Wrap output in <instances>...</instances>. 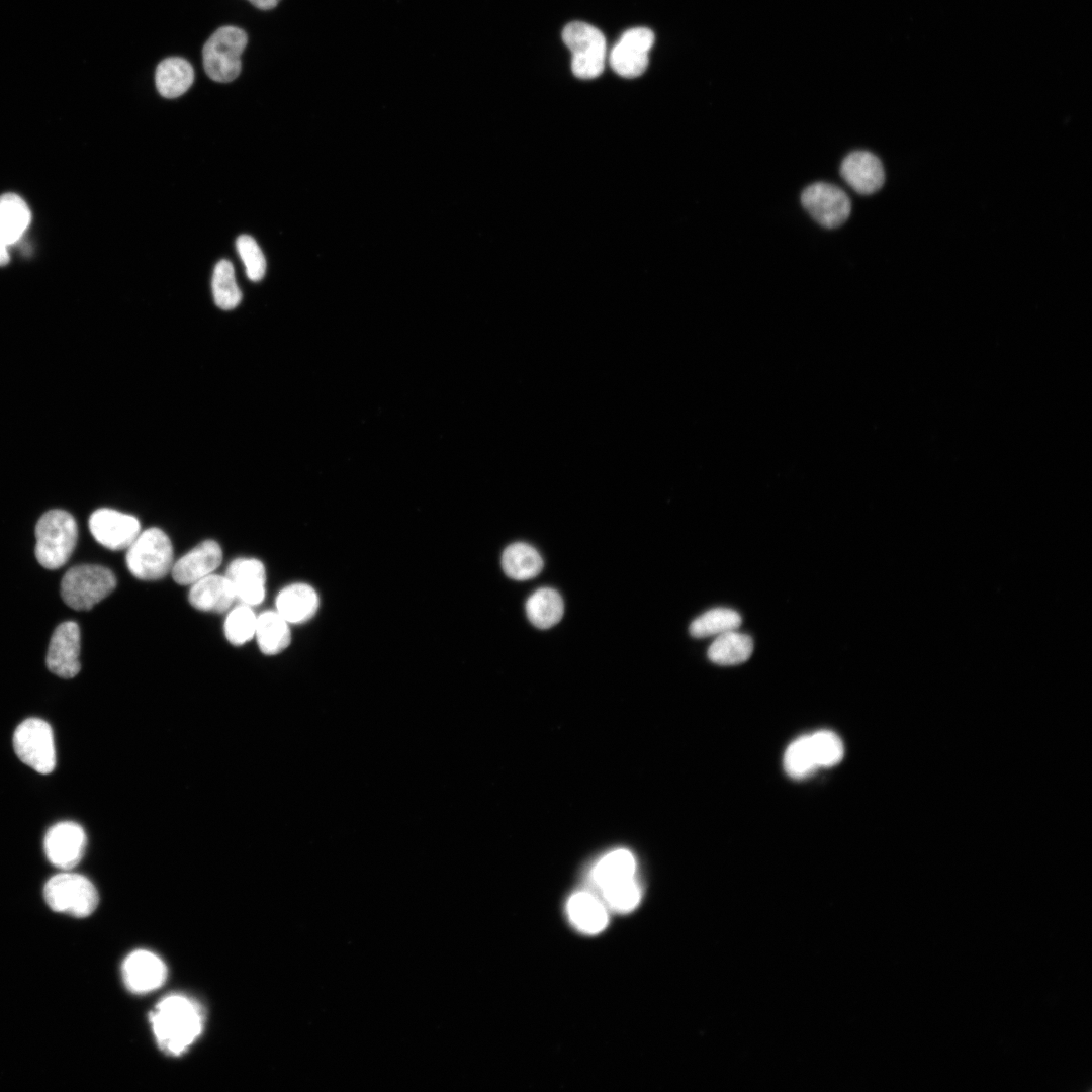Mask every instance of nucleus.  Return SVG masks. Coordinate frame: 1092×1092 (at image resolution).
<instances>
[{
    "label": "nucleus",
    "instance_id": "16",
    "mask_svg": "<svg viewBox=\"0 0 1092 1092\" xmlns=\"http://www.w3.org/2000/svg\"><path fill=\"white\" fill-rule=\"evenodd\" d=\"M840 175L855 192L862 195L877 192L885 181L881 160L868 151L848 154L841 163Z\"/></svg>",
    "mask_w": 1092,
    "mask_h": 1092
},
{
    "label": "nucleus",
    "instance_id": "34",
    "mask_svg": "<svg viewBox=\"0 0 1092 1092\" xmlns=\"http://www.w3.org/2000/svg\"><path fill=\"white\" fill-rule=\"evenodd\" d=\"M236 247L245 265L247 277L254 282L260 281L265 275L266 261L256 241L248 235H241L236 241Z\"/></svg>",
    "mask_w": 1092,
    "mask_h": 1092
},
{
    "label": "nucleus",
    "instance_id": "15",
    "mask_svg": "<svg viewBox=\"0 0 1092 1092\" xmlns=\"http://www.w3.org/2000/svg\"><path fill=\"white\" fill-rule=\"evenodd\" d=\"M222 561V550L213 540H205L173 563L171 574L175 582L191 585L213 573Z\"/></svg>",
    "mask_w": 1092,
    "mask_h": 1092
},
{
    "label": "nucleus",
    "instance_id": "17",
    "mask_svg": "<svg viewBox=\"0 0 1092 1092\" xmlns=\"http://www.w3.org/2000/svg\"><path fill=\"white\" fill-rule=\"evenodd\" d=\"M225 576L231 581L236 599L242 604L256 606L265 598L266 571L255 558H238L229 565Z\"/></svg>",
    "mask_w": 1092,
    "mask_h": 1092
},
{
    "label": "nucleus",
    "instance_id": "12",
    "mask_svg": "<svg viewBox=\"0 0 1092 1092\" xmlns=\"http://www.w3.org/2000/svg\"><path fill=\"white\" fill-rule=\"evenodd\" d=\"M87 844L84 829L72 821H63L53 825L46 833L43 848L49 861L62 870L69 871L82 859Z\"/></svg>",
    "mask_w": 1092,
    "mask_h": 1092
},
{
    "label": "nucleus",
    "instance_id": "1",
    "mask_svg": "<svg viewBox=\"0 0 1092 1092\" xmlns=\"http://www.w3.org/2000/svg\"><path fill=\"white\" fill-rule=\"evenodd\" d=\"M149 1021L161 1051L179 1057L201 1035L204 1012L194 999L171 994L158 1002L149 1014Z\"/></svg>",
    "mask_w": 1092,
    "mask_h": 1092
},
{
    "label": "nucleus",
    "instance_id": "4",
    "mask_svg": "<svg viewBox=\"0 0 1092 1092\" xmlns=\"http://www.w3.org/2000/svg\"><path fill=\"white\" fill-rule=\"evenodd\" d=\"M116 586L114 573L96 564H81L70 568L62 578L64 602L77 611H87L109 596Z\"/></svg>",
    "mask_w": 1092,
    "mask_h": 1092
},
{
    "label": "nucleus",
    "instance_id": "7",
    "mask_svg": "<svg viewBox=\"0 0 1092 1092\" xmlns=\"http://www.w3.org/2000/svg\"><path fill=\"white\" fill-rule=\"evenodd\" d=\"M562 39L572 54L573 74L583 80L595 79L605 68L607 46L604 34L595 26L574 21L562 31Z\"/></svg>",
    "mask_w": 1092,
    "mask_h": 1092
},
{
    "label": "nucleus",
    "instance_id": "10",
    "mask_svg": "<svg viewBox=\"0 0 1092 1092\" xmlns=\"http://www.w3.org/2000/svg\"><path fill=\"white\" fill-rule=\"evenodd\" d=\"M654 43V34L647 27H635L625 31L609 55L612 69L624 78H636L648 65V53Z\"/></svg>",
    "mask_w": 1092,
    "mask_h": 1092
},
{
    "label": "nucleus",
    "instance_id": "26",
    "mask_svg": "<svg viewBox=\"0 0 1092 1092\" xmlns=\"http://www.w3.org/2000/svg\"><path fill=\"white\" fill-rule=\"evenodd\" d=\"M753 651L750 636L729 631L718 635L708 649L709 659L720 665H735L749 659Z\"/></svg>",
    "mask_w": 1092,
    "mask_h": 1092
},
{
    "label": "nucleus",
    "instance_id": "22",
    "mask_svg": "<svg viewBox=\"0 0 1092 1092\" xmlns=\"http://www.w3.org/2000/svg\"><path fill=\"white\" fill-rule=\"evenodd\" d=\"M255 636L266 655L282 652L291 641L288 623L277 611H265L257 617Z\"/></svg>",
    "mask_w": 1092,
    "mask_h": 1092
},
{
    "label": "nucleus",
    "instance_id": "20",
    "mask_svg": "<svg viewBox=\"0 0 1092 1092\" xmlns=\"http://www.w3.org/2000/svg\"><path fill=\"white\" fill-rule=\"evenodd\" d=\"M316 592L306 583H293L282 588L276 597V611L288 624H300L311 619L318 608Z\"/></svg>",
    "mask_w": 1092,
    "mask_h": 1092
},
{
    "label": "nucleus",
    "instance_id": "5",
    "mask_svg": "<svg viewBox=\"0 0 1092 1092\" xmlns=\"http://www.w3.org/2000/svg\"><path fill=\"white\" fill-rule=\"evenodd\" d=\"M247 42L246 32L239 27L228 25L214 31L202 50L207 76L222 83L235 80L242 69L241 55Z\"/></svg>",
    "mask_w": 1092,
    "mask_h": 1092
},
{
    "label": "nucleus",
    "instance_id": "11",
    "mask_svg": "<svg viewBox=\"0 0 1092 1092\" xmlns=\"http://www.w3.org/2000/svg\"><path fill=\"white\" fill-rule=\"evenodd\" d=\"M95 540L110 550L127 549L141 533L140 521L113 509H98L89 518Z\"/></svg>",
    "mask_w": 1092,
    "mask_h": 1092
},
{
    "label": "nucleus",
    "instance_id": "32",
    "mask_svg": "<svg viewBox=\"0 0 1092 1092\" xmlns=\"http://www.w3.org/2000/svg\"><path fill=\"white\" fill-rule=\"evenodd\" d=\"M601 893L605 905L618 913L633 911L641 899V890L634 877L612 884Z\"/></svg>",
    "mask_w": 1092,
    "mask_h": 1092
},
{
    "label": "nucleus",
    "instance_id": "35",
    "mask_svg": "<svg viewBox=\"0 0 1092 1092\" xmlns=\"http://www.w3.org/2000/svg\"><path fill=\"white\" fill-rule=\"evenodd\" d=\"M248 1L250 3H252L255 7L259 8V9L268 10V9L274 8L279 3L280 0H248Z\"/></svg>",
    "mask_w": 1092,
    "mask_h": 1092
},
{
    "label": "nucleus",
    "instance_id": "27",
    "mask_svg": "<svg viewBox=\"0 0 1092 1092\" xmlns=\"http://www.w3.org/2000/svg\"><path fill=\"white\" fill-rule=\"evenodd\" d=\"M636 862L627 849H616L603 856L592 870V880L600 889L633 878Z\"/></svg>",
    "mask_w": 1092,
    "mask_h": 1092
},
{
    "label": "nucleus",
    "instance_id": "8",
    "mask_svg": "<svg viewBox=\"0 0 1092 1092\" xmlns=\"http://www.w3.org/2000/svg\"><path fill=\"white\" fill-rule=\"evenodd\" d=\"M13 746L18 758L35 771L47 775L56 766V749L53 730L39 718L21 722L13 735Z\"/></svg>",
    "mask_w": 1092,
    "mask_h": 1092
},
{
    "label": "nucleus",
    "instance_id": "6",
    "mask_svg": "<svg viewBox=\"0 0 1092 1092\" xmlns=\"http://www.w3.org/2000/svg\"><path fill=\"white\" fill-rule=\"evenodd\" d=\"M43 896L56 912L83 918L94 912L99 896L92 882L83 875L64 872L46 883Z\"/></svg>",
    "mask_w": 1092,
    "mask_h": 1092
},
{
    "label": "nucleus",
    "instance_id": "24",
    "mask_svg": "<svg viewBox=\"0 0 1092 1092\" xmlns=\"http://www.w3.org/2000/svg\"><path fill=\"white\" fill-rule=\"evenodd\" d=\"M30 220V210L20 196L13 193L0 196V239L6 245L16 243Z\"/></svg>",
    "mask_w": 1092,
    "mask_h": 1092
},
{
    "label": "nucleus",
    "instance_id": "23",
    "mask_svg": "<svg viewBox=\"0 0 1092 1092\" xmlns=\"http://www.w3.org/2000/svg\"><path fill=\"white\" fill-rule=\"evenodd\" d=\"M504 572L515 580H528L537 576L543 569V559L531 545L516 542L509 545L502 555Z\"/></svg>",
    "mask_w": 1092,
    "mask_h": 1092
},
{
    "label": "nucleus",
    "instance_id": "29",
    "mask_svg": "<svg viewBox=\"0 0 1092 1092\" xmlns=\"http://www.w3.org/2000/svg\"><path fill=\"white\" fill-rule=\"evenodd\" d=\"M212 293L215 304L221 309H233L239 305L242 299V293L235 278V271L232 263L228 260H220L212 275Z\"/></svg>",
    "mask_w": 1092,
    "mask_h": 1092
},
{
    "label": "nucleus",
    "instance_id": "3",
    "mask_svg": "<svg viewBox=\"0 0 1092 1092\" xmlns=\"http://www.w3.org/2000/svg\"><path fill=\"white\" fill-rule=\"evenodd\" d=\"M173 558L169 537L161 529L152 527L141 532L127 548L125 562L134 577L158 580L171 571Z\"/></svg>",
    "mask_w": 1092,
    "mask_h": 1092
},
{
    "label": "nucleus",
    "instance_id": "33",
    "mask_svg": "<svg viewBox=\"0 0 1092 1092\" xmlns=\"http://www.w3.org/2000/svg\"><path fill=\"white\" fill-rule=\"evenodd\" d=\"M809 739L818 768L831 767L841 761L844 748L837 734L830 730H819L809 734Z\"/></svg>",
    "mask_w": 1092,
    "mask_h": 1092
},
{
    "label": "nucleus",
    "instance_id": "18",
    "mask_svg": "<svg viewBox=\"0 0 1092 1092\" xmlns=\"http://www.w3.org/2000/svg\"><path fill=\"white\" fill-rule=\"evenodd\" d=\"M188 600L199 611L224 613L235 602L236 595L225 575L211 573L191 584Z\"/></svg>",
    "mask_w": 1092,
    "mask_h": 1092
},
{
    "label": "nucleus",
    "instance_id": "19",
    "mask_svg": "<svg viewBox=\"0 0 1092 1092\" xmlns=\"http://www.w3.org/2000/svg\"><path fill=\"white\" fill-rule=\"evenodd\" d=\"M566 911L573 926L585 934H598L609 922L607 906L587 891L572 894L566 904Z\"/></svg>",
    "mask_w": 1092,
    "mask_h": 1092
},
{
    "label": "nucleus",
    "instance_id": "31",
    "mask_svg": "<svg viewBox=\"0 0 1092 1092\" xmlns=\"http://www.w3.org/2000/svg\"><path fill=\"white\" fill-rule=\"evenodd\" d=\"M257 616L250 606L242 604L226 616L223 631L228 641L240 646L255 636Z\"/></svg>",
    "mask_w": 1092,
    "mask_h": 1092
},
{
    "label": "nucleus",
    "instance_id": "21",
    "mask_svg": "<svg viewBox=\"0 0 1092 1092\" xmlns=\"http://www.w3.org/2000/svg\"><path fill=\"white\" fill-rule=\"evenodd\" d=\"M194 81L191 64L180 57H170L159 63L155 73L158 92L165 98L184 94Z\"/></svg>",
    "mask_w": 1092,
    "mask_h": 1092
},
{
    "label": "nucleus",
    "instance_id": "14",
    "mask_svg": "<svg viewBox=\"0 0 1092 1092\" xmlns=\"http://www.w3.org/2000/svg\"><path fill=\"white\" fill-rule=\"evenodd\" d=\"M122 979L132 993L145 994L160 988L167 979L165 963L146 949L129 953L122 964Z\"/></svg>",
    "mask_w": 1092,
    "mask_h": 1092
},
{
    "label": "nucleus",
    "instance_id": "36",
    "mask_svg": "<svg viewBox=\"0 0 1092 1092\" xmlns=\"http://www.w3.org/2000/svg\"><path fill=\"white\" fill-rule=\"evenodd\" d=\"M7 247H8V245H6L0 239V266L6 265L9 262V254H8Z\"/></svg>",
    "mask_w": 1092,
    "mask_h": 1092
},
{
    "label": "nucleus",
    "instance_id": "13",
    "mask_svg": "<svg viewBox=\"0 0 1092 1092\" xmlns=\"http://www.w3.org/2000/svg\"><path fill=\"white\" fill-rule=\"evenodd\" d=\"M80 629L76 622L61 623L54 631L47 653V667L62 678H72L81 668Z\"/></svg>",
    "mask_w": 1092,
    "mask_h": 1092
},
{
    "label": "nucleus",
    "instance_id": "2",
    "mask_svg": "<svg viewBox=\"0 0 1092 1092\" xmlns=\"http://www.w3.org/2000/svg\"><path fill=\"white\" fill-rule=\"evenodd\" d=\"M35 557L47 569L62 567L72 555L78 527L74 517L63 510L44 513L35 526Z\"/></svg>",
    "mask_w": 1092,
    "mask_h": 1092
},
{
    "label": "nucleus",
    "instance_id": "30",
    "mask_svg": "<svg viewBox=\"0 0 1092 1092\" xmlns=\"http://www.w3.org/2000/svg\"><path fill=\"white\" fill-rule=\"evenodd\" d=\"M784 767L786 772L794 779L806 778L818 768L809 734L800 736L787 747Z\"/></svg>",
    "mask_w": 1092,
    "mask_h": 1092
},
{
    "label": "nucleus",
    "instance_id": "28",
    "mask_svg": "<svg viewBox=\"0 0 1092 1092\" xmlns=\"http://www.w3.org/2000/svg\"><path fill=\"white\" fill-rule=\"evenodd\" d=\"M741 621V616L736 611L715 608L696 618L691 623L689 631L695 638H705L736 630Z\"/></svg>",
    "mask_w": 1092,
    "mask_h": 1092
},
{
    "label": "nucleus",
    "instance_id": "25",
    "mask_svg": "<svg viewBox=\"0 0 1092 1092\" xmlns=\"http://www.w3.org/2000/svg\"><path fill=\"white\" fill-rule=\"evenodd\" d=\"M525 609L529 621L535 627L548 629L561 620L564 603L558 592L542 587L528 598Z\"/></svg>",
    "mask_w": 1092,
    "mask_h": 1092
},
{
    "label": "nucleus",
    "instance_id": "9",
    "mask_svg": "<svg viewBox=\"0 0 1092 1092\" xmlns=\"http://www.w3.org/2000/svg\"><path fill=\"white\" fill-rule=\"evenodd\" d=\"M803 207L822 226L833 229L843 224L850 215L851 202L840 187L816 182L801 194Z\"/></svg>",
    "mask_w": 1092,
    "mask_h": 1092
}]
</instances>
